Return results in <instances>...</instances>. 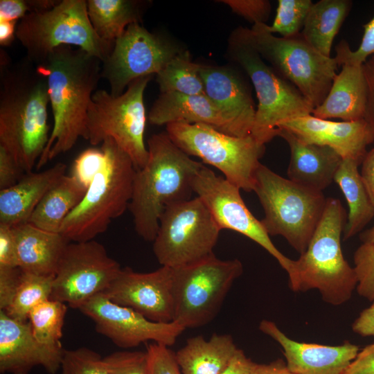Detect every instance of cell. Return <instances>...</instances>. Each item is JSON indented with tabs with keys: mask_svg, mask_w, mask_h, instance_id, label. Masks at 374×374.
Instances as JSON below:
<instances>
[{
	"mask_svg": "<svg viewBox=\"0 0 374 374\" xmlns=\"http://www.w3.org/2000/svg\"><path fill=\"white\" fill-rule=\"evenodd\" d=\"M35 67L46 79L53 116L48 141L35 166L39 170L71 150L80 137L88 140L87 112L102 78V62L81 48L60 46Z\"/></svg>",
	"mask_w": 374,
	"mask_h": 374,
	"instance_id": "obj_1",
	"label": "cell"
},
{
	"mask_svg": "<svg viewBox=\"0 0 374 374\" xmlns=\"http://www.w3.org/2000/svg\"><path fill=\"white\" fill-rule=\"evenodd\" d=\"M0 76V146L31 172L51 135L47 81L27 58L12 66L1 64Z\"/></svg>",
	"mask_w": 374,
	"mask_h": 374,
	"instance_id": "obj_2",
	"label": "cell"
},
{
	"mask_svg": "<svg viewBox=\"0 0 374 374\" xmlns=\"http://www.w3.org/2000/svg\"><path fill=\"white\" fill-rule=\"evenodd\" d=\"M148 150L147 163L134 175L128 209L136 233L153 242L161 214L168 206L191 198L194 178L204 164L179 148L166 132L152 134Z\"/></svg>",
	"mask_w": 374,
	"mask_h": 374,
	"instance_id": "obj_3",
	"label": "cell"
},
{
	"mask_svg": "<svg viewBox=\"0 0 374 374\" xmlns=\"http://www.w3.org/2000/svg\"><path fill=\"white\" fill-rule=\"evenodd\" d=\"M346 211L339 199L327 198L322 217L306 250L289 275L294 292L317 289L322 299L332 305L348 301L357 285L355 269L345 260L341 236L346 223Z\"/></svg>",
	"mask_w": 374,
	"mask_h": 374,
	"instance_id": "obj_4",
	"label": "cell"
},
{
	"mask_svg": "<svg viewBox=\"0 0 374 374\" xmlns=\"http://www.w3.org/2000/svg\"><path fill=\"white\" fill-rule=\"evenodd\" d=\"M100 148L105 154L101 168L60 231L69 242L93 240L129 207L136 169L113 139H105Z\"/></svg>",
	"mask_w": 374,
	"mask_h": 374,
	"instance_id": "obj_5",
	"label": "cell"
},
{
	"mask_svg": "<svg viewBox=\"0 0 374 374\" xmlns=\"http://www.w3.org/2000/svg\"><path fill=\"white\" fill-rule=\"evenodd\" d=\"M227 53L254 87L258 103L251 134L260 143L265 145L276 136L281 123L312 114V105L260 56L249 28L240 26L231 33Z\"/></svg>",
	"mask_w": 374,
	"mask_h": 374,
	"instance_id": "obj_6",
	"label": "cell"
},
{
	"mask_svg": "<svg viewBox=\"0 0 374 374\" xmlns=\"http://www.w3.org/2000/svg\"><path fill=\"white\" fill-rule=\"evenodd\" d=\"M253 191L262 206L260 220L269 235H281L300 254L307 249L322 217L327 198L260 164Z\"/></svg>",
	"mask_w": 374,
	"mask_h": 374,
	"instance_id": "obj_7",
	"label": "cell"
},
{
	"mask_svg": "<svg viewBox=\"0 0 374 374\" xmlns=\"http://www.w3.org/2000/svg\"><path fill=\"white\" fill-rule=\"evenodd\" d=\"M16 38L35 64L60 46L81 48L103 62L114 44L95 32L85 0H62L48 10L27 14L17 23Z\"/></svg>",
	"mask_w": 374,
	"mask_h": 374,
	"instance_id": "obj_8",
	"label": "cell"
},
{
	"mask_svg": "<svg viewBox=\"0 0 374 374\" xmlns=\"http://www.w3.org/2000/svg\"><path fill=\"white\" fill-rule=\"evenodd\" d=\"M166 128L170 139L186 154L215 167L240 190L253 191L265 145L251 134L234 136L204 123H171Z\"/></svg>",
	"mask_w": 374,
	"mask_h": 374,
	"instance_id": "obj_9",
	"label": "cell"
},
{
	"mask_svg": "<svg viewBox=\"0 0 374 374\" xmlns=\"http://www.w3.org/2000/svg\"><path fill=\"white\" fill-rule=\"evenodd\" d=\"M172 269L173 321L186 329L204 326L217 316L243 265L237 258L213 254Z\"/></svg>",
	"mask_w": 374,
	"mask_h": 374,
	"instance_id": "obj_10",
	"label": "cell"
},
{
	"mask_svg": "<svg viewBox=\"0 0 374 374\" xmlns=\"http://www.w3.org/2000/svg\"><path fill=\"white\" fill-rule=\"evenodd\" d=\"M251 42L262 59L293 84L312 105H320L327 96L339 66L336 59L314 49L301 33L291 37L274 36L266 24L249 28Z\"/></svg>",
	"mask_w": 374,
	"mask_h": 374,
	"instance_id": "obj_11",
	"label": "cell"
},
{
	"mask_svg": "<svg viewBox=\"0 0 374 374\" xmlns=\"http://www.w3.org/2000/svg\"><path fill=\"white\" fill-rule=\"evenodd\" d=\"M152 76L132 81L120 96L105 89L96 90L91 97L87 127L92 145L113 139L129 155L136 170L147 163L148 150L144 141L146 114L143 96Z\"/></svg>",
	"mask_w": 374,
	"mask_h": 374,
	"instance_id": "obj_12",
	"label": "cell"
},
{
	"mask_svg": "<svg viewBox=\"0 0 374 374\" xmlns=\"http://www.w3.org/2000/svg\"><path fill=\"white\" fill-rule=\"evenodd\" d=\"M221 231L207 206L197 196L164 210L152 250L161 266L187 265L214 254Z\"/></svg>",
	"mask_w": 374,
	"mask_h": 374,
	"instance_id": "obj_13",
	"label": "cell"
},
{
	"mask_svg": "<svg viewBox=\"0 0 374 374\" xmlns=\"http://www.w3.org/2000/svg\"><path fill=\"white\" fill-rule=\"evenodd\" d=\"M121 269L101 243L94 240L69 242L53 277L51 299L79 310L103 293Z\"/></svg>",
	"mask_w": 374,
	"mask_h": 374,
	"instance_id": "obj_14",
	"label": "cell"
},
{
	"mask_svg": "<svg viewBox=\"0 0 374 374\" xmlns=\"http://www.w3.org/2000/svg\"><path fill=\"white\" fill-rule=\"evenodd\" d=\"M185 50L169 38L153 33L141 23L129 25L114 42L102 62L101 75L114 96L122 94L134 80L157 74L177 54Z\"/></svg>",
	"mask_w": 374,
	"mask_h": 374,
	"instance_id": "obj_15",
	"label": "cell"
},
{
	"mask_svg": "<svg viewBox=\"0 0 374 374\" xmlns=\"http://www.w3.org/2000/svg\"><path fill=\"white\" fill-rule=\"evenodd\" d=\"M194 193L207 206L220 228L238 232L252 240L270 255L290 275L294 260L284 256L245 205L240 189L203 165L193 182Z\"/></svg>",
	"mask_w": 374,
	"mask_h": 374,
	"instance_id": "obj_16",
	"label": "cell"
},
{
	"mask_svg": "<svg viewBox=\"0 0 374 374\" xmlns=\"http://www.w3.org/2000/svg\"><path fill=\"white\" fill-rule=\"evenodd\" d=\"M79 310L93 321L97 332L122 348L148 341L170 347L185 330L174 321H150L131 308L113 303L103 293L90 299Z\"/></svg>",
	"mask_w": 374,
	"mask_h": 374,
	"instance_id": "obj_17",
	"label": "cell"
},
{
	"mask_svg": "<svg viewBox=\"0 0 374 374\" xmlns=\"http://www.w3.org/2000/svg\"><path fill=\"white\" fill-rule=\"evenodd\" d=\"M172 269L161 266L147 273L121 268L103 294L113 303L131 308L157 323L174 320Z\"/></svg>",
	"mask_w": 374,
	"mask_h": 374,
	"instance_id": "obj_18",
	"label": "cell"
},
{
	"mask_svg": "<svg viewBox=\"0 0 374 374\" xmlns=\"http://www.w3.org/2000/svg\"><path fill=\"white\" fill-rule=\"evenodd\" d=\"M204 94L224 119L226 134L244 137L251 134L256 109L247 82L228 66L200 64Z\"/></svg>",
	"mask_w": 374,
	"mask_h": 374,
	"instance_id": "obj_19",
	"label": "cell"
},
{
	"mask_svg": "<svg viewBox=\"0 0 374 374\" xmlns=\"http://www.w3.org/2000/svg\"><path fill=\"white\" fill-rule=\"evenodd\" d=\"M64 348H53L39 343L28 321L12 319L0 310V371L26 373L41 366L55 374L61 368Z\"/></svg>",
	"mask_w": 374,
	"mask_h": 374,
	"instance_id": "obj_20",
	"label": "cell"
},
{
	"mask_svg": "<svg viewBox=\"0 0 374 374\" xmlns=\"http://www.w3.org/2000/svg\"><path fill=\"white\" fill-rule=\"evenodd\" d=\"M259 329L280 345L294 374H344L359 352L358 346L348 341L338 346L296 341L271 321L262 320Z\"/></svg>",
	"mask_w": 374,
	"mask_h": 374,
	"instance_id": "obj_21",
	"label": "cell"
},
{
	"mask_svg": "<svg viewBox=\"0 0 374 374\" xmlns=\"http://www.w3.org/2000/svg\"><path fill=\"white\" fill-rule=\"evenodd\" d=\"M278 128L288 130L304 142L328 146L343 159L350 158L361 163L367 152V145L374 141L364 119L337 122L310 114L287 121Z\"/></svg>",
	"mask_w": 374,
	"mask_h": 374,
	"instance_id": "obj_22",
	"label": "cell"
},
{
	"mask_svg": "<svg viewBox=\"0 0 374 374\" xmlns=\"http://www.w3.org/2000/svg\"><path fill=\"white\" fill-rule=\"evenodd\" d=\"M290 149L288 179L307 188L321 191L334 181L342 161L332 148L303 141L283 128L277 129Z\"/></svg>",
	"mask_w": 374,
	"mask_h": 374,
	"instance_id": "obj_23",
	"label": "cell"
},
{
	"mask_svg": "<svg viewBox=\"0 0 374 374\" xmlns=\"http://www.w3.org/2000/svg\"><path fill=\"white\" fill-rule=\"evenodd\" d=\"M66 166L59 162L37 172L26 173L15 185L0 190V224L14 226L28 222L48 190L65 174Z\"/></svg>",
	"mask_w": 374,
	"mask_h": 374,
	"instance_id": "obj_24",
	"label": "cell"
},
{
	"mask_svg": "<svg viewBox=\"0 0 374 374\" xmlns=\"http://www.w3.org/2000/svg\"><path fill=\"white\" fill-rule=\"evenodd\" d=\"M18 266L24 273L54 276L69 242L60 233L44 231L28 223L13 226Z\"/></svg>",
	"mask_w": 374,
	"mask_h": 374,
	"instance_id": "obj_25",
	"label": "cell"
},
{
	"mask_svg": "<svg viewBox=\"0 0 374 374\" xmlns=\"http://www.w3.org/2000/svg\"><path fill=\"white\" fill-rule=\"evenodd\" d=\"M367 86L362 65L344 64L333 80L323 103L314 109V117L343 121L364 119Z\"/></svg>",
	"mask_w": 374,
	"mask_h": 374,
	"instance_id": "obj_26",
	"label": "cell"
},
{
	"mask_svg": "<svg viewBox=\"0 0 374 374\" xmlns=\"http://www.w3.org/2000/svg\"><path fill=\"white\" fill-rule=\"evenodd\" d=\"M148 120L159 126L177 122L204 123L226 134L224 119L205 94L161 93L149 112Z\"/></svg>",
	"mask_w": 374,
	"mask_h": 374,
	"instance_id": "obj_27",
	"label": "cell"
},
{
	"mask_svg": "<svg viewBox=\"0 0 374 374\" xmlns=\"http://www.w3.org/2000/svg\"><path fill=\"white\" fill-rule=\"evenodd\" d=\"M237 349L231 335L214 333L188 338L175 355L182 374H220Z\"/></svg>",
	"mask_w": 374,
	"mask_h": 374,
	"instance_id": "obj_28",
	"label": "cell"
},
{
	"mask_svg": "<svg viewBox=\"0 0 374 374\" xmlns=\"http://www.w3.org/2000/svg\"><path fill=\"white\" fill-rule=\"evenodd\" d=\"M87 189L71 175H63L45 194L28 222L44 231L60 233L64 220L80 203Z\"/></svg>",
	"mask_w": 374,
	"mask_h": 374,
	"instance_id": "obj_29",
	"label": "cell"
},
{
	"mask_svg": "<svg viewBox=\"0 0 374 374\" xmlns=\"http://www.w3.org/2000/svg\"><path fill=\"white\" fill-rule=\"evenodd\" d=\"M359 165L353 159H342L334 178L349 209L343 232L344 240L362 231L374 216V204L359 172Z\"/></svg>",
	"mask_w": 374,
	"mask_h": 374,
	"instance_id": "obj_30",
	"label": "cell"
},
{
	"mask_svg": "<svg viewBox=\"0 0 374 374\" xmlns=\"http://www.w3.org/2000/svg\"><path fill=\"white\" fill-rule=\"evenodd\" d=\"M350 0H320L312 6L301 35L322 55L331 57V48L336 35L348 16Z\"/></svg>",
	"mask_w": 374,
	"mask_h": 374,
	"instance_id": "obj_31",
	"label": "cell"
},
{
	"mask_svg": "<svg viewBox=\"0 0 374 374\" xmlns=\"http://www.w3.org/2000/svg\"><path fill=\"white\" fill-rule=\"evenodd\" d=\"M87 4L93 28L107 42H114L129 25L141 22V1L87 0Z\"/></svg>",
	"mask_w": 374,
	"mask_h": 374,
	"instance_id": "obj_32",
	"label": "cell"
},
{
	"mask_svg": "<svg viewBox=\"0 0 374 374\" xmlns=\"http://www.w3.org/2000/svg\"><path fill=\"white\" fill-rule=\"evenodd\" d=\"M199 68L200 64L192 61L188 51L185 49L179 53L157 74L160 92L204 94Z\"/></svg>",
	"mask_w": 374,
	"mask_h": 374,
	"instance_id": "obj_33",
	"label": "cell"
},
{
	"mask_svg": "<svg viewBox=\"0 0 374 374\" xmlns=\"http://www.w3.org/2000/svg\"><path fill=\"white\" fill-rule=\"evenodd\" d=\"M66 310V304L50 299L30 311L29 323L39 343L53 348H63L60 339Z\"/></svg>",
	"mask_w": 374,
	"mask_h": 374,
	"instance_id": "obj_34",
	"label": "cell"
},
{
	"mask_svg": "<svg viewBox=\"0 0 374 374\" xmlns=\"http://www.w3.org/2000/svg\"><path fill=\"white\" fill-rule=\"evenodd\" d=\"M53 277L23 272L15 297L3 311L12 319L27 321L35 306L51 299Z\"/></svg>",
	"mask_w": 374,
	"mask_h": 374,
	"instance_id": "obj_35",
	"label": "cell"
},
{
	"mask_svg": "<svg viewBox=\"0 0 374 374\" xmlns=\"http://www.w3.org/2000/svg\"><path fill=\"white\" fill-rule=\"evenodd\" d=\"M313 3L311 0H278L275 18L271 26L267 24V30L282 37L299 35Z\"/></svg>",
	"mask_w": 374,
	"mask_h": 374,
	"instance_id": "obj_36",
	"label": "cell"
},
{
	"mask_svg": "<svg viewBox=\"0 0 374 374\" xmlns=\"http://www.w3.org/2000/svg\"><path fill=\"white\" fill-rule=\"evenodd\" d=\"M62 374H109L103 358L87 348L64 350Z\"/></svg>",
	"mask_w": 374,
	"mask_h": 374,
	"instance_id": "obj_37",
	"label": "cell"
},
{
	"mask_svg": "<svg viewBox=\"0 0 374 374\" xmlns=\"http://www.w3.org/2000/svg\"><path fill=\"white\" fill-rule=\"evenodd\" d=\"M357 277V293L370 301L374 300V244L364 242L353 256Z\"/></svg>",
	"mask_w": 374,
	"mask_h": 374,
	"instance_id": "obj_38",
	"label": "cell"
},
{
	"mask_svg": "<svg viewBox=\"0 0 374 374\" xmlns=\"http://www.w3.org/2000/svg\"><path fill=\"white\" fill-rule=\"evenodd\" d=\"M364 34L359 47L353 51L348 42L342 40L335 47L336 59L338 65H362L374 55V16L364 25Z\"/></svg>",
	"mask_w": 374,
	"mask_h": 374,
	"instance_id": "obj_39",
	"label": "cell"
},
{
	"mask_svg": "<svg viewBox=\"0 0 374 374\" xmlns=\"http://www.w3.org/2000/svg\"><path fill=\"white\" fill-rule=\"evenodd\" d=\"M103 359L109 374H148L145 352L118 351Z\"/></svg>",
	"mask_w": 374,
	"mask_h": 374,
	"instance_id": "obj_40",
	"label": "cell"
},
{
	"mask_svg": "<svg viewBox=\"0 0 374 374\" xmlns=\"http://www.w3.org/2000/svg\"><path fill=\"white\" fill-rule=\"evenodd\" d=\"M104 158V152L101 148L86 149L74 160L70 175L88 188L100 170Z\"/></svg>",
	"mask_w": 374,
	"mask_h": 374,
	"instance_id": "obj_41",
	"label": "cell"
},
{
	"mask_svg": "<svg viewBox=\"0 0 374 374\" xmlns=\"http://www.w3.org/2000/svg\"><path fill=\"white\" fill-rule=\"evenodd\" d=\"M148 374H182L168 346L152 342L146 348Z\"/></svg>",
	"mask_w": 374,
	"mask_h": 374,
	"instance_id": "obj_42",
	"label": "cell"
},
{
	"mask_svg": "<svg viewBox=\"0 0 374 374\" xmlns=\"http://www.w3.org/2000/svg\"><path fill=\"white\" fill-rule=\"evenodd\" d=\"M55 0H1L0 20L19 21L30 12H40L53 8Z\"/></svg>",
	"mask_w": 374,
	"mask_h": 374,
	"instance_id": "obj_43",
	"label": "cell"
},
{
	"mask_svg": "<svg viewBox=\"0 0 374 374\" xmlns=\"http://www.w3.org/2000/svg\"><path fill=\"white\" fill-rule=\"evenodd\" d=\"M238 15L255 24H266L271 6L267 0H221Z\"/></svg>",
	"mask_w": 374,
	"mask_h": 374,
	"instance_id": "obj_44",
	"label": "cell"
},
{
	"mask_svg": "<svg viewBox=\"0 0 374 374\" xmlns=\"http://www.w3.org/2000/svg\"><path fill=\"white\" fill-rule=\"evenodd\" d=\"M22 274L19 267H0V310H5L12 303Z\"/></svg>",
	"mask_w": 374,
	"mask_h": 374,
	"instance_id": "obj_45",
	"label": "cell"
},
{
	"mask_svg": "<svg viewBox=\"0 0 374 374\" xmlns=\"http://www.w3.org/2000/svg\"><path fill=\"white\" fill-rule=\"evenodd\" d=\"M0 267H19L13 226L0 224Z\"/></svg>",
	"mask_w": 374,
	"mask_h": 374,
	"instance_id": "obj_46",
	"label": "cell"
},
{
	"mask_svg": "<svg viewBox=\"0 0 374 374\" xmlns=\"http://www.w3.org/2000/svg\"><path fill=\"white\" fill-rule=\"evenodd\" d=\"M25 174L8 152L0 146V190L15 185Z\"/></svg>",
	"mask_w": 374,
	"mask_h": 374,
	"instance_id": "obj_47",
	"label": "cell"
},
{
	"mask_svg": "<svg viewBox=\"0 0 374 374\" xmlns=\"http://www.w3.org/2000/svg\"><path fill=\"white\" fill-rule=\"evenodd\" d=\"M363 69L367 86V100L364 120L374 136V55L364 64Z\"/></svg>",
	"mask_w": 374,
	"mask_h": 374,
	"instance_id": "obj_48",
	"label": "cell"
},
{
	"mask_svg": "<svg viewBox=\"0 0 374 374\" xmlns=\"http://www.w3.org/2000/svg\"><path fill=\"white\" fill-rule=\"evenodd\" d=\"M344 374H374V344L358 353Z\"/></svg>",
	"mask_w": 374,
	"mask_h": 374,
	"instance_id": "obj_49",
	"label": "cell"
},
{
	"mask_svg": "<svg viewBox=\"0 0 374 374\" xmlns=\"http://www.w3.org/2000/svg\"><path fill=\"white\" fill-rule=\"evenodd\" d=\"M353 331L362 337H374V300L364 309L352 324Z\"/></svg>",
	"mask_w": 374,
	"mask_h": 374,
	"instance_id": "obj_50",
	"label": "cell"
},
{
	"mask_svg": "<svg viewBox=\"0 0 374 374\" xmlns=\"http://www.w3.org/2000/svg\"><path fill=\"white\" fill-rule=\"evenodd\" d=\"M253 363L242 350L238 348L227 366L220 374H250Z\"/></svg>",
	"mask_w": 374,
	"mask_h": 374,
	"instance_id": "obj_51",
	"label": "cell"
},
{
	"mask_svg": "<svg viewBox=\"0 0 374 374\" xmlns=\"http://www.w3.org/2000/svg\"><path fill=\"white\" fill-rule=\"evenodd\" d=\"M361 165L360 174L374 204V147L366 152Z\"/></svg>",
	"mask_w": 374,
	"mask_h": 374,
	"instance_id": "obj_52",
	"label": "cell"
},
{
	"mask_svg": "<svg viewBox=\"0 0 374 374\" xmlns=\"http://www.w3.org/2000/svg\"><path fill=\"white\" fill-rule=\"evenodd\" d=\"M250 374H294L286 363L278 359L269 364L253 363Z\"/></svg>",
	"mask_w": 374,
	"mask_h": 374,
	"instance_id": "obj_53",
	"label": "cell"
},
{
	"mask_svg": "<svg viewBox=\"0 0 374 374\" xmlns=\"http://www.w3.org/2000/svg\"><path fill=\"white\" fill-rule=\"evenodd\" d=\"M18 21L0 20V44L1 46L10 45L16 37Z\"/></svg>",
	"mask_w": 374,
	"mask_h": 374,
	"instance_id": "obj_54",
	"label": "cell"
},
{
	"mask_svg": "<svg viewBox=\"0 0 374 374\" xmlns=\"http://www.w3.org/2000/svg\"><path fill=\"white\" fill-rule=\"evenodd\" d=\"M359 238L362 243L368 242L374 244V225L371 228L363 231L360 234Z\"/></svg>",
	"mask_w": 374,
	"mask_h": 374,
	"instance_id": "obj_55",
	"label": "cell"
},
{
	"mask_svg": "<svg viewBox=\"0 0 374 374\" xmlns=\"http://www.w3.org/2000/svg\"><path fill=\"white\" fill-rule=\"evenodd\" d=\"M15 374H26V373H15Z\"/></svg>",
	"mask_w": 374,
	"mask_h": 374,
	"instance_id": "obj_56",
	"label": "cell"
}]
</instances>
